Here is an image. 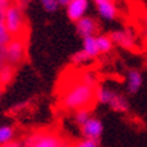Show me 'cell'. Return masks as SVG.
<instances>
[{"label":"cell","instance_id":"cell-1","mask_svg":"<svg viewBox=\"0 0 147 147\" xmlns=\"http://www.w3.org/2000/svg\"><path fill=\"white\" fill-rule=\"evenodd\" d=\"M61 86L59 102L65 109L80 111L93 107L96 101L97 81L93 74L88 71L74 73L65 78Z\"/></svg>","mask_w":147,"mask_h":147},{"label":"cell","instance_id":"cell-2","mask_svg":"<svg viewBox=\"0 0 147 147\" xmlns=\"http://www.w3.org/2000/svg\"><path fill=\"white\" fill-rule=\"evenodd\" d=\"M3 22L11 38H26L27 39L28 30L26 26V19L19 5L9 4V7L4 12Z\"/></svg>","mask_w":147,"mask_h":147},{"label":"cell","instance_id":"cell-3","mask_svg":"<svg viewBox=\"0 0 147 147\" xmlns=\"http://www.w3.org/2000/svg\"><path fill=\"white\" fill-rule=\"evenodd\" d=\"M23 147H71V144L55 131L39 129L26 136Z\"/></svg>","mask_w":147,"mask_h":147},{"label":"cell","instance_id":"cell-4","mask_svg":"<svg viewBox=\"0 0 147 147\" xmlns=\"http://www.w3.org/2000/svg\"><path fill=\"white\" fill-rule=\"evenodd\" d=\"M27 39L26 38H11L5 46L7 54V63L16 67L26 59L27 54Z\"/></svg>","mask_w":147,"mask_h":147},{"label":"cell","instance_id":"cell-5","mask_svg":"<svg viewBox=\"0 0 147 147\" xmlns=\"http://www.w3.org/2000/svg\"><path fill=\"white\" fill-rule=\"evenodd\" d=\"M81 131H82V135L85 136V139H90V140H94V142L98 143L100 136L102 134L101 120H98L96 117H89L81 125Z\"/></svg>","mask_w":147,"mask_h":147},{"label":"cell","instance_id":"cell-6","mask_svg":"<svg viewBox=\"0 0 147 147\" xmlns=\"http://www.w3.org/2000/svg\"><path fill=\"white\" fill-rule=\"evenodd\" d=\"M88 8V0H71L67 4V16L77 22L84 16L85 11Z\"/></svg>","mask_w":147,"mask_h":147},{"label":"cell","instance_id":"cell-7","mask_svg":"<svg viewBox=\"0 0 147 147\" xmlns=\"http://www.w3.org/2000/svg\"><path fill=\"white\" fill-rule=\"evenodd\" d=\"M97 23L94 22L92 18H85V16H82L81 19H78L77 20V31H78V34L80 35H82L85 38V36H90L93 35L94 32H96V30H97Z\"/></svg>","mask_w":147,"mask_h":147},{"label":"cell","instance_id":"cell-8","mask_svg":"<svg viewBox=\"0 0 147 147\" xmlns=\"http://www.w3.org/2000/svg\"><path fill=\"white\" fill-rule=\"evenodd\" d=\"M94 3L97 5L98 12L102 18L105 19H115L117 15L116 7L113 4V0H94Z\"/></svg>","mask_w":147,"mask_h":147},{"label":"cell","instance_id":"cell-9","mask_svg":"<svg viewBox=\"0 0 147 147\" xmlns=\"http://www.w3.org/2000/svg\"><path fill=\"white\" fill-rule=\"evenodd\" d=\"M109 38H111L112 42L123 46L125 49H132L135 45L134 36L128 31H115V32H112Z\"/></svg>","mask_w":147,"mask_h":147},{"label":"cell","instance_id":"cell-10","mask_svg":"<svg viewBox=\"0 0 147 147\" xmlns=\"http://www.w3.org/2000/svg\"><path fill=\"white\" fill-rule=\"evenodd\" d=\"M143 78L138 70H129L127 76V88L129 93H136L142 86Z\"/></svg>","mask_w":147,"mask_h":147},{"label":"cell","instance_id":"cell-11","mask_svg":"<svg viewBox=\"0 0 147 147\" xmlns=\"http://www.w3.org/2000/svg\"><path fill=\"white\" fill-rule=\"evenodd\" d=\"M109 105L112 107V109L116 112H127L128 111V102L123 96L120 94L113 93L111 101H109Z\"/></svg>","mask_w":147,"mask_h":147},{"label":"cell","instance_id":"cell-12","mask_svg":"<svg viewBox=\"0 0 147 147\" xmlns=\"http://www.w3.org/2000/svg\"><path fill=\"white\" fill-rule=\"evenodd\" d=\"M13 74H15V67L11 65H5L1 70H0V88H4L12 81Z\"/></svg>","mask_w":147,"mask_h":147},{"label":"cell","instance_id":"cell-13","mask_svg":"<svg viewBox=\"0 0 147 147\" xmlns=\"http://www.w3.org/2000/svg\"><path fill=\"white\" fill-rule=\"evenodd\" d=\"M85 53L88 54L89 57H96L98 54V49H97V43H96V38L93 35L90 36H85L84 38V49Z\"/></svg>","mask_w":147,"mask_h":147},{"label":"cell","instance_id":"cell-14","mask_svg":"<svg viewBox=\"0 0 147 147\" xmlns=\"http://www.w3.org/2000/svg\"><path fill=\"white\" fill-rule=\"evenodd\" d=\"M96 43H97V49H98V53H107L109 50L112 49V42L109 36H105V35H100L96 38Z\"/></svg>","mask_w":147,"mask_h":147},{"label":"cell","instance_id":"cell-15","mask_svg":"<svg viewBox=\"0 0 147 147\" xmlns=\"http://www.w3.org/2000/svg\"><path fill=\"white\" fill-rule=\"evenodd\" d=\"M113 92L105 88H97L96 89V101H100L101 104H109Z\"/></svg>","mask_w":147,"mask_h":147},{"label":"cell","instance_id":"cell-16","mask_svg":"<svg viewBox=\"0 0 147 147\" xmlns=\"http://www.w3.org/2000/svg\"><path fill=\"white\" fill-rule=\"evenodd\" d=\"M13 135H15V131L11 127H8V125L0 127V146L11 142L13 139Z\"/></svg>","mask_w":147,"mask_h":147},{"label":"cell","instance_id":"cell-17","mask_svg":"<svg viewBox=\"0 0 147 147\" xmlns=\"http://www.w3.org/2000/svg\"><path fill=\"white\" fill-rule=\"evenodd\" d=\"M9 40H11V35L8 34L7 28L4 26V22L0 20V45H7Z\"/></svg>","mask_w":147,"mask_h":147},{"label":"cell","instance_id":"cell-18","mask_svg":"<svg viewBox=\"0 0 147 147\" xmlns=\"http://www.w3.org/2000/svg\"><path fill=\"white\" fill-rule=\"evenodd\" d=\"M89 58H90L89 55L82 50V51H78V53H76L73 57H71V62L74 63V65H80V63L88 62V61H89Z\"/></svg>","mask_w":147,"mask_h":147},{"label":"cell","instance_id":"cell-19","mask_svg":"<svg viewBox=\"0 0 147 147\" xmlns=\"http://www.w3.org/2000/svg\"><path fill=\"white\" fill-rule=\"evenodd\" d=\"M89 117H90V116H89V111H88V109H80V111L76 112V121H77V124L82 125L85 121L89 119Z\"/></svg>","mask_w":147,"mask_h":147},{"label":"cell","instance_id":"cell-20","mask_svg":"<svg viewBox=\"0 0 147 147\" xmlns=\"http://www.w3.org/2000/svg\"><path fill=\"white\" fill-rule=\"evenodd\" d=\"M40 3H42V5H43V8H45L46 11H49V12L55 11L57 7H58L57 0H40Z\"/></svg>","mask_w":147,"mask_h":147},{"label":"cell","instance_id":"cell-21","mask_svg":"<svg viewBox=\"0 0 147 147\" xmlns=\"http://www.w3.org/2000/svg\"><path fill=\"white\" fill-rule=\"evenodd\" d=\"M71 147H98V143L90 139H84V140H78Z\"/></svg>","mask_w":147,"mask_h":147},{"label":"cell","instance_id":"cell-22","mask_svg":"<svg viewBox=\"0 0 147 147\" xmlns=\"http://www.w3.org/2000/svg\"><path fill=\"white\" fill-rule=\"evenodd\" d=\"M7 46V45H5ZM5 46L0 45V70L7 65V54H5Z\"/></svg>","mask_w":147,"mask_h":147},{"label":"cell","instance_id":"cell-23","mask_svg":"<svg viewBox=\"0 0 147 147\" xmlns=\"http://www.w3.org/2000/svg\"><path fill=\"white\" fill-rule=\"evenodd\" d=\"M9 7V0H0V15H4L5 9Z\"/></svg>","mask_w":147,"mask_h":147},{"label":"cell","instance_id":"cell-24","mask_svg":"<svg viewBox=\"0 0 147 147\" xmlns=\"http://www.w3.org/2000/svg\"><path fill=\"white\" fill-rule=\"evenodd\" d=\"M0 147H23V146L20 140H11V142L5 143V144H1Z\"/></svg>","mask_w":147,"mask_h":147},{"label":"cell","instance_id":"cell-25","mask_svg":"<svg viewBox=\"0 0 147 147\" xmlns=\"http://www.w3.org/2000/svg\"><path fill=\"white\" fill-rule=\"evenodd\" d=\"M58 5H67L69 4V0H57Z\"/></svg>","mask_w":147,"mask_h":147},{"label":"cell","instance_id":"cell-26","mask_svg":"<svg viewBox=\"0 0 147 147\" xmlns=\"http://www.w3.org/2000/svg\"><path fill=\"white\" fill-rule=\"evenodd\" d=\"M0 96H1V88H0Z\"/></svg>","mask_w":147,"mask_h":147},{"label":"cell","instance_id":"cell-27","mask_svg":"<svg viewBox=\"0 0 147 147\" xmlns=\"http://www.w3.org/2000/svg\"><path fill=\"white\" fill-rule=\"evenodd\" d=\"M146 24H147V15H146Z\"/></svg>","mask_w":147,"mask_h":147},{"label":"cell","instance_id":"cell-28","mask_svg":"<svg viewBox=\"0 0 147 147\" xmlns=\"http://www.w3.org/2000/svg\"><path fill=\"white\" fill-rule=\"evenodd\" d=\"M146 61H147V54H146Z\"/></svg>","mask_w":147,"mask_h":147},{"label":"cell","instance_id":"cell-29","mask_svg":"<svg viewBox=\"0 0 147 147\" xmlns=\"http://www.w3.org/2000/svg\"><path fill=\"white\" fill-rule=\"evenodd\" d=\"M69 1H71V0H69Z\"/></svg>","mask_w":147,"mask_h":147}]
</instances>
